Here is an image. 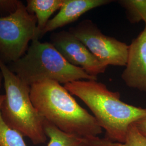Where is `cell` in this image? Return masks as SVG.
<instances>
[{"mask_svg": "<svg viewBox=\"0 0 146 146\" xmlns=\"http://www.w3.org/2000/svg\"><path fill=\"white\" fill-rule=\"evenodd\" d=\"M133 124L141 134L146 137V117L137 120Z\"/></svg>", "mask_w": 146, "mask_h": 146, "instance_id": "obj_16", "label": "cell"}, {"mask_svg": "<svg viewBox=\"0 0 146 146\" xmlns=\"http://www.w3.org/2000/svg\"><path fill=\"white\" fill-rule=\"evenodd\" d=\"M64 87L87 106L110 141L123 143L130 125L146 117V108L123 102L119 92L96 80L76 81Z\"/></svg>", "mask_w": 146, "mask_h": 146, "instance_id": "obj_2", "label": "cell"}, {"mask_svg": "<svg viewBox=\"0 0 146 146\" xmlns=\"http://www.w3.org/2000/svg\"><path fill=\"white\" fill-rule=\"evenodd\" d=\"M119 146H146V137L132 124L129 127L125 141L123 143H120Z\"/></svg>", "mask_w": 146, "mask_h": 146, "instance_id": "obj_14", "label": "cell"}, {"mask_svg": "<svg viewBox=\"0 0 146 146\" xmlns=\"http://www.w3.org/2000/svg\"><path fill=\"white\" fill-rule=\"evenodd\" d=\"M3 75H2V74L1 73V72L0 71V89L1 88V86H2V80H3ZM3 95H0V101H1L2 99L3 98Z\"/></svg>", "mask_w": 146, "mask_h": 146, "instance_id": "obj_17", "label": "cell"}, {"mask_svg": "<svg viewBox=\"0 0 146 146\" xmlns=\"http://www.w3.org/2000/svg\"><path fill=\"white\" fill-rule=\"evenodd\" d=\"M39 38L36 18L22 2L13 13L0 17V59L5 63L20 59L30 41Z\"/></svg>", "mask_w": 146, "mask_h": 146, "instance_id": "obj_5", "label": "cell"}, {"mask_svg": "<svg viewBox=\"0 0 146 146\" xmlns=\"http://www.w3.org/2000/svg\"><path fill=\"white\" fill-rule=\"evenodd\" d=\"M50 43L68 62L84 69L89 75L97 77L105 72L107 66L101 62L70 31L52 33Z\"/></svg>", "mask_w": 146, "mask_h": 146, "instance_id": "obj_7", "label": "cell"}, {"mask_svg": "<svg viewBox=\"0 0 146 146\" xmlns=\"http://www.w3.org/2000/svg\"><path fill=\"white\" fill-rule=\"evenodd\" d=\"M110 0H64L57 15L47 23L41 34L54 31L76 21L84 13L94 8L107 5Z\"/></svg>", "mask_w": 146, "mask_h": 146, "instance_id": "obj_9", "label": "cell"}, {"mask_svg": "<svg viewBox=\"0 0 146 146\" xmlns=\"http://www.w3.org/2000/svg\"><path fill=\"white\" fill-rule=\"evenodd\" d=\"M20 3L17 0H0V13L9 15L15 11Z\"/></svg>", "mask_w": 146, "mask_h": 146, "instance_id": "obj_15", "label": "cell"}, {"mask_svg": "<svg viewBox=\"0 0 146 146\" xmlns=\"http://www.w3.org/2000/svg\"><path fill=\"white\" fill-rule=\"evenodd\" d=\"M44 127L49 139L47 146H92L89 140L64 133L46 120Z\"/></svg>", "mask_w": 146, "mask_h": 146, "instance_id": "obj_11", "label": "cell"}, {"mask_svg": "<svg viewBox=\"0 0 146 146\" xmlns=\"http://www.w3.org/2000/svg\"><path fill=\"white\" fill-rule=\"evenodd\" d=\"M117 3L125 11L128 21L132 24L144 21L146 23V0H119Z\"/></svg>", "mask_w": 146, "mask_h": 146, "instance_id": "obj_12", "label": "cell"}, {"mask_svg": "<svg viewBox=\"0 0 146 146\" xmlns=\"http://www.w3.org/2000/svg\"><path fill=\"white\" fill-rule=\"evenodd\" d=\"M31 86L45 81L65 84L79 80H96L84 69L68 62L50 42L33 40L26 54L8 67Z\"/></svg>", "mask_w": 146, "mask_h": 146, "instance_id": "obj_3", "label": "cell"}, {"mask_svg": "<svg viewBox=\"0 0 146 146\" xmlns=\"http://www.w3.org/2000/svg\"><path fill=\"white\" fill-rule=\"evenodd\" d=\"M69 31L76 37L101 62L108 66H125L129 46L104 34L90 20L80 22Z\"/></svg>", "mask_w": 146, "mask_h": 146, "instance_id": "obj_6", "label": "cell"}, {"mask_svg": "<svg viewBox=\"0 0 146 146\" xmlns=\"http://www.w3.org/2000/svg\"><path fill=\"white\" fill-rule=\"evenodd\" d=\"M125 67L121 78L125 84L146 92V23L143 31L129 46Z\"/></svg>", "mask_w": 146, "mask_h": 146, "instance_id": "obj_8", "label": "cell"}, {"mask_svg": "<svg viewBox=\"0 0 146 146\" xmlns=\"http://www.w3.org/2000/svg\"><path fill=\"white\" fill-rule=\"evenodd\" d=\"M4 99L0 101V146H27L23 136L19 131L7 125L1 116V106Z\"/></svg>", "mask_w": 146, "mask_h": 146, "instance_id": "obj_13", "label": "cell"}, {"mask_svg": "<svg viewBox=\"0 0 146 146\" xmlns=\"http://www.w3.org/2000/svg\"><path fill=\"white\" fill-rule=\"evenodd\" d=\"M32 103L45 120L68 134L92 143L102 134V128L93 115L78 104L64 86L45 81L31 86Z\"/></svg>", "mask_w": 146, "mask_h": 146, "instance_id": "obj_1", "label": "cell"}, {"mask_svg": "<svg viewBox=\"0 0 146 146\" xmlns=\"http://www.w3.org/2000/svg\"><path fill=\"white\" fill-rule=\"evenodd\" d=\"M64 0H28L27 9L29 13L35 16L37 28L41 38V33L49 21L50 16L58 10H60Z\"/></svg>", "mask_w": 146, "mask_h": 146, "instance_id": "obj_10", "label": "cell"}, {"mask_svg": "<svg viewBox=\"0 0 146 146\" xmlns=\"http://www.w3.org/2000/svg\"><path fill=\"white\" fill-rule=\"evenodd\" d=\"M5 94L1 106L3 120L10 128L19 131L31 142L38 145L44 143V119L32 103L31 86L23 82L0 59Z\"/></svg>", "mask_w": 146, "mask_h": 146, "instance_id": "obj_4", "label": "cell"}]
</instances>
